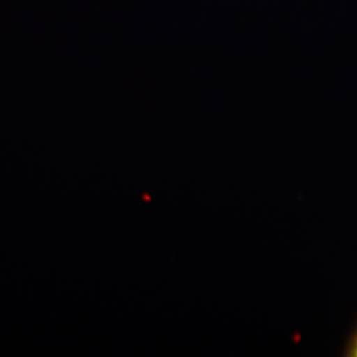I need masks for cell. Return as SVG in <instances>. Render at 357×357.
I'll return each instance as SVG.
<instances>
[{"label": "cell", "instance_id": "obj_1", "mask_svg": "<svg viewBox=\"0 0 357 357\" xmlns=\"http://www.w3.org/2000/svg\"><path fill=\"white\" fill-rule=\"evenodd\" d=\"M356 356H357V348H356Z\"/></svg>", "mask_w": 357, "mask_h": 357}]
</instances>
